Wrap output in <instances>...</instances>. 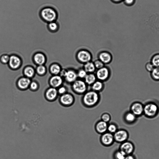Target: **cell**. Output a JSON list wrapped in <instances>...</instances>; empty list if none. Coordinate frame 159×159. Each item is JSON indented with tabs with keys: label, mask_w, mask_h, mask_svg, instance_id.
Instances as JSON below:
<instances>
[{
	"label": "cell",
	"mask_w": 159,
	"mask_h": 159,
	"mask_svg": "<svg viewBox=\"0 0 159 159\" xmlns=\"http://www.w3.org/2000/svg\"><path fill=\"white\" fill-rule=\"evenodd\" d=\"M39 14L41 19L47 23L56 21L58 17L57 11L51 7H46L42 8Z\"/></svg>",
	"instance_id": "obj_1"
},
{
	"label": "cell",
	"mask_w": 159,
	"mask_h": 159,
	"mask_svg": "<svg viewBox=\"0 0 159 159\" xmlns=\"http://www.w3.org/2000/svg\"><path fill=\"white\" fill-rule=\"evenodd\" d=\"M100 95L98 93L92 90L87 91L82 97V102L84 105L88 107L95 105L99 102Z\"/></svg>",
	"instance_id": "obj_2"
},
{
	"label": "cell",
	"mask_w": 159,
	"mask_h": 159,
	"mask_svg": "<svg viewBox=\"0 0 159 159\" xmlns=\"http://www.w3.org/2000/svg\"><path fill=\"white\" fill-rule=\"evenodd\" d=\"M71 84L73 91L77 94H84L87 91L88 85L82 79H78Z\"/></svg>",
	"instance_id": "obj_3"
},
{
	"label": "cell",
	"mask_w": 159,
	"mask_h": 159,
	"mask_svg": "<svg viewBox=\"0 0 159 159\" xmlns=\"http://www.w3.org/2000/svg\"><path fill=\"white\" fill-rule=\"evenodd\" d=\"M77 60L80 63L84 64L91 61L92 56L89 51L86 49H81L78 51L76 54Z\"/></svg>",
	"instance_id": "obj_4"
},
{
	"label": "cell",
	"mask_w": 159,
	"mask_h": 159,
	"mask_svg": "<svg viewBox=\"0 0 159 159\" xmlns=\"http://www.w3.org/2000/svg\"><path fill=\"white\" fill-rule=\"evenodd\" d=\"M97 80L102 82L107 80L110 77V71L109 68L104 66L97 69L95 74Z\"/></svg>",
	"instance_id": "obj_5"
},
{
	"label": "cell",
	"mask_w": 159,
	"mask_h": 159,
	"mask_svg": "<svg viewBox=\"0 0 159 159\" xmlns=\"http://www.w3.org/2000/svg\"><path fill=\"white\" fill-rule=\"evenodd\" d=\"M75 100L73 95L69 93H66L61 96L59 102L61 105L68 107L72 105Z\"/></svg>",
	"instance_id": "obj_6"
},
{
	"label": "cell",
	"mask_w": 159,
	"mask_h": 159,
	"mask_svg": "<svg viewBox=\"0 0 159 159\" xmlns=\"http://www.w3.org/2000/svg\"><path fill=\"white\" fill-rule=\"evenodd\" d=\"M158 110V107L156 104L149 103L144 107L143 112L148 116L152 117L156 115Z\"/></svg>",
	"instance_id": "obj_7"
},
{
	"label": "cell",
	"mask_w": 159,
	"mask_h": 159,
	"mask_svg": "<svg viewBox=\"0 0 159 159\" xmlns=\"http://www.w3.org/2000/svg\"><path fill=\"white\" fill-rule=\"evenodd\" d=\"M114 140L117 142L123 143L127 139L128 134L125 130L120 129L117 130L113 134Z\"/></svg>",
	"instance_id": "obj_8"
},
{
	"label": "cell",
	"mask_w": 159,
	"mask_h": 159,
	"mask_svg": "<svg viewBox=\"0 0 159 159\" xmlns=\"http://www.w3.org/2000/svg\"><path fill=\"white\" fill-rule=\"evenodd\" d=\"M114 140L113 134L109 132L103 134L101 137V143L104 145L108 146L111 145Z\"/></svg>",
	"instance_id": "obj_9"
},
{
	"label": "cell",
	"mask_w": 159,
	"mask_h": 159,
	"mask_svg": "<svg viewBox=\"0 0 159 159\" xmlns=\"http://www.w3.org/2000/svg\"><path fill=\"white\" fill-rule=\"evenodd\" d=\"M64 78L68 83L72 84L78 79L77 72L72 69L67 70Z\"/></svg>",
	"instance_id": "obj_10"
},
{
	"label": "cell",
	"mask_w": 159,
	"mask_h": 159,
	"mask_svg": "<svg viewBox=\"0 0 159 159\" xmlns=\"http://www.w3.org/2000/svg\"><path fill=\"white\" fill-rule=\"evenodd\" d=\"M112 59L111 54L107 51H103L98 55V59L104 64H108L112 61Z\"/></svg>",
	"instance_id": "obj_11"
},
{
	"label": "cell",
	"mask_w": 159,
	"mask_h": 159,
	"mask_svg": "<svg viewBox=\"0 0 159 159\" xmlns=\"http://www.w3.org/2000/svg\"><path fill=\"white\" fill-rule=\"evenodd\" d=\"M58 93L57 90L55 88H50L46 91L45 98L48 101L53 102L57 98Z\"/></svg>",
	"instance_id": "obj_12"
},
{
	"label": "cell",
	"mask_w": 159,
	"mask_h": 159,
	"mask_svg": "<svg viewBox=\"0 0 159 159\" xmlns=\"http://www.w3.org/2000/svg\"><path fill=\"white\" fill-rule=\"evenodd\" d=\"M120 150L122 151L126 156L130 155L133 152L134 147L131 143L124 142L120 145Z\"/></svg>",
	"instance_id": "obj_13"
},
{
	"label": "cell",
	"mask_w": 159,
	"mask_h": 159,
	"mask_svg": "<svg viewBox=\"0 0 159 159\" xmlns=\"http://www.w3.org/2000/svg\"><path fill=\"white\" fill-rule=\"evenodd\" d=\"M144 107L139 102L133 103L131 107V112L135 116L141 115L143 112Z\"/></svg>",
	"instance_id": "obj_14"
},
{
	"label": "cell",
	"mask_w": 159,
	"mask_h": 159,
	"mask_svg": "<svg viewBox=\"0 0 159 159\" xmlns=\"http://www.w3.org/2000/svg\"><path fill=\"white\" fill-rule=\"evenodd\" d=\"M108 125L107 123L102 120L98 122L95 125V129L97 132L103 134L107 130Z\"/></svg>",
	"instance_id": "obj_15"
},
{
	"label": "cell",
	"mask_w": 159,
	"mask_h": 159,
	"mask_svg": "<svg viewBox=\"0 0 159 159\" xmlns=\"http://www.w3.org/2000/svg\"><path fill=\"white\" fill-rule=\"evenodd\" d=\"M21 63L20 59L16 56H11L10 57L9 63L12 68L16 69L19 67Z\"/></svg>",
	"instance_id": "obj_16"
},
{
	"label": "cell",
	"mask_w": 159,
	"mask_h": 159,
	"mask_svg": "<svg viewBox=\"0 0 159 159\" xmlns=\"http://www.w3.org/2000/svg\"><path fill=\"white\" fill-rule=\"evenodd\" d=\"M63 82L62 79L60 76L56 75L52 77L50 80L51 85L54 88L60 86Z\"/></svg>",
	"instance_id": "obj_17"
},
{
	"label": "cell",
	"mask_w": 159,
	"mask_h": 159,
	"mask_svg": "<svg viewBox=\"0 0 159 159\" xmlns=\"http://www.w3.org/2000/svg\"><path fill=\"white\" fill-rule=\"evenodd\" d=\"M91 86L92 90L98 93L103 89L104 84L103 82L97 80Z\"/></svg>",
	"instance_id": "obj_18"
},
{
	"label": "cell",
	"mask_w": 159,
	"mask_h": 159,
	"mask_svg": "<svg viewBox=\"0 0 159 159\" xmlns=\"http://www.w3.org/2000/svg\"><path fill=\"white\" fill-rule=\"evenodd\" d=\"M83 68L87 73H93L96 69L93 62L92 61L84 64Z\"/></svg>",
	"instance_id": "obj_19"
},
{
	"label": "cell",
	"mask_w": 159,
	"mask_h": 159,
	"mask_svg": "<svg viewBox=\"0 0 159 159\" xmlns=\"http://www.w3.org/2000/svg\"><path fill=\"white\" fill-rule=\"evenodd\" d=\"M84 81L88 85H91L97 80L95 74L88 73L84 78Z\"/></svg>",
	"instance_id": "obj_20"
},
{
	"label": "cell",
	"mask_w": 159,
	"mask_h": 159,
	"mask_svg": "<svg viewBox=\"0 0 159 159\" xmlns=\"http://www.w3.org/2000/svg\"><path fill=\"white\" fill-rule=\"evenodd\" d=\"M30 83V80L28 78L23 77L20 79L18 81V84L20 89H26Z\"/></svg>",
	"instance_id": "obj_21"
},
{
	"label": "cell",
	"mask_w": 159,
	"mask_h": 159,
	"mask_svg": "<svg viewBox=\"0 0 159 159\" xmlns=\"http://www.w3.org/2000/svg\"><path fill=\"white\" fill-rule=\"evenodd\" d=\"M47 27L49 31L52 32H55L58 30L59 25L58 23L55 21L47 23Z\"/></svg>",
	"instance_id": "obj_22"
},
{
	"label": "cell",
	"mask_w": 159,
	"mask_h": 159,
	"mask_svg": "<svg viewBox=\"0 0 159 159\" xmlns=\"http://www.w3.org/2000/svg\"><path fill=\"white\" fill-rule=\"evenodd\" d=\"M34 59L36 63L39 65L43 64L45 61L44 55L40 53H37L34 55Z\"/></svg>",
	"instance_id": "obj_23"
},
{
	"label": "cell",
	"mask_w": 159,
	"mask_h": 159,
	"mask_svg": "<svg viewBox=\"0 0 159 159\" xmlns=\"http://www.w3.org/2000/svg\"><path fill=\"white\" fill-rule=\"evenodd\" d=\"M151 75L153 80L159 81V67H155L151 72Z\"/></svg>",
	"instance_id": "obj_24"
},
{
	"label": "cell",
	"mask_w": 159,
	"mask_h": 159,
	"mask_svg": "<svg viewBox=\"0 0 159 159\" xmlns=\"http://www.w3.org/2000/svg\"><path fill=\"white\" fill-rule=\"evenodd\" d=\"M50 69L51 73L55 75H57L60 73L61 70L60 66L57 64L52 65Z\"/></svg>",
	"instance_id": "obj_25"
},
{
	"label": "cell",
	"mask_w": 159,
	"mask_h": 159,
	"mask_svg": "<svg viewBox=\"0 0 159 159\" xmlns=\"http://www.w3.org/2000/svg\"><path fill=\"white\" fill-rule=\"evenodd\" d=\"M151 62L155 67H159V53L155 54L153 56Z\"/></svg>",
	"instance_id": "obj_26"
},
{
	"label": "cell",
	"mask_w": 159,
	"mask_h": 159,
	"mask_svg": "<svg viewBox=\"0 0 159 159\" xmlns=\"http://www.w3.org/2000/svg\"><path fill=\"white\" fill-rule=\"evenodd\" d=\"M136 116L132 112H128L125 116V119L126 121L128 122H132L135 119Z\"/></svg>",
	"instance_id": "obj_27"
},
{
	"label": "cell",
	"mask_w": 159,
	"mask_h": 159,
	"mask_svg": "<svg viewBox=\"0 0 159 159\" xmlns=\"http://www.w3.org/2000/svg\"><path fill=\"white\" fill-rule=\"evenodd\" d=\"M25 75L28 77H32L34 74V70L31 67H28L26 68L24 71Z\"/></svg>",
	"instance_id": "obj_28"
},
{
	"label": "cell",
	"mask_w": 159,
	"mask_h": 159,
	"mask_svg": "<svg viewBox=\"0 0 159 159\" xmlns=\"http://www.w3.org/2000/svg\"><path fill=\"white\" fill-rule=\"evenodd\" d=\"M126 155L122 151L120 150L116 152L114 154V159H125Z\"/></svg>",
	"instance_id": "obj_29"
},
{
	"label": "cell",
	"mask_w": 159,
	"mask_h": 159,
	"mask_svg": "<svg viewBox=\"0 0 159 159\" xmlns=\"http://www.w3.org/2000/svg\"><path fill=\"white\" fill-rule=\"evenodd\" d=\"M88 73L83 68L80 69L77 72L78 78L79 79H84Z\"/></svg>",
	"instance_id": "obj_30"
},
{
	"label": "cell",
	"mask_w": 159,
	"mask_h": 159,
	"mask_svg": "<svg viewBox=\"0 0 159 159\" xmlns=\"http://www.w3.org/2000/svg\"><path fill=\"white\" fill-rule=\"evenodd\" d=\"M107 130L109 132L112 134H114L117 130V127L115 125L110 124L108 125Z\"/></svg>",
	"instance_id": "obj_31"
},
{
	"label": "cell",
	"mask_w": 159,
	"mask_h": 159,
	"mask_svg": "<svg viewBox=\"0 0 159 159\" xmlns=\"http://www.w3.org/2000/svg\"><path fill=\"white\" fill-rule=\"evenodd\" d=\"M93 62L96 69L97 70L105 66V64L98 59L95 60Z\"/></svg>",
	"instance_id": "obj_32"
},
{
	"label": "cell",
	"mask_w": 159,
	"mask_h": 159,
	"mask_svg": "<svg viewBox=\"0 0 159 159\" xmlns=\"http://www.w3.org/2000/svg\"><path fill=\"white\" fill-rule=\"evenodd\" d=\"M102 120L107 123L110 120L111 116L110 115L107 113L103 114L101 116Z\"/></svg>",
	"instance_id": "obj_33"
},
{
	"label": "cell",
	"mask_w": 159,
	"mask_h": 159,
	"mask_svg": "<svg viewBox=\"0 0 159 159\" xmlns=\"http://www.w3.org/2000/svg\"><path fill=\"white\" fill-rule=\"evenodd\" d=\"M37 71L40 75L43 74L46 72V68L43 66L39 65L37 67Z\"/></svg>",
	"instance_id": "obj_34"
},
{
	"label": "cell",
	"mask_w": 159,
	"mask_h": 159,
	"mask_svg": "<svg viewBox=\"0 0 159 159\" xmlns=\"http://www.w3.org/2000/svg\"><path fill=\"white\" fill-rule=\"evenodd\" d=\"M10 57L7 55H3L0 58L1 61L3 63H6L9 62Z\"/></svg>",
	"instance_id": "obj_35"
},
{
	"label": "cell",
	"mask_w": 159,
	"mask_h": 159,
	"mask_svg": "<svg viewBox=\"0 0 159 159\" xmlns=\"http://www.w3.org/2000/svg\"><path fill=\"white\" fill-rule=\"evenodd\" d=\"M145 68L147 71L151 72L154 68L155 67L151 62H149L146 64Z\"/></svg>",
	"instance_id": "obj_36"
},
{
	"label": "cell",
	"mask_w": 159,
	"mask_h": 159,
	"mask_svg": "<svg viewBox=\"0 0 159 159\" xmlns=\"http://www.w3.org/2000/svg\"><path fill=\"white\" fill-rule=\"evenodd\" d=\"M67 89L65 86H61L57 90L58 93L61 95L66 93Z\"/></svg>",
	"instance_id": "obj_37"
},
{
	"label": "cell",
	"mask_w": 159,
	"mask_h": 159,
	"mask_svg": "<svg viewBox=\"0 0 159 159\" xmlns=\"http://www.w3.org/2000/svg\"><path fill=\"white\" fill-rule=\"evenodd\" d=\"M135 0H123V1L125 4L128 6L133 5L134 2Z\"/></svg>",
	"instance_id": "obj_38"
},
{
	"label": "cell",
	"mask_w": 159,
	"mask_h": 159,
	"mask_svg": "<svg viewBox=\"0 0 159 159\" xmlns=\"http://www.w3.org/2000/svg\"><path fill=\"white\" fill-rule=\"evenodd\" d=\"M37 84L35 82H32L30 84L31 89L33 90H35L37 87Z\"/></svg>",
	"instance_id": "obj_39"
},
{
	"label": "cell",
	"mask_w": 159,
	"mask_h": 159,
	"mask_svg": "<svg viewBox=\"0 0 159 159\" xmlns=\"http://www.w3.org/2000/svg\"><path fill=\"white\" fill-rule=\"evenodd\" d=\"M67 70H65V69H63V70H61L60 72V75H61L60 76L61 77H64L65 76V75L66 74V72L67 71Z\"/></svg>",
	"instance_id": "obj_40"
},
{
	"label": "cell",
	"mask_w": 159,
	"mask_h": 159,
	"mask_svg": "<svg viewBox=\"0 0 159 159\" xmlns=\"http://www.w3.org/2000/svg\"><path fill=\"white\" fill-rule=\"evenodd\" d=\"M125 159H135L134 157L132 155H126Z\"/></svg>",
	"instance_id": "obj_41"
},
{
	"label": "cell",
	"mask_w": 159,
	"mask_h": 159,
	"mask_svg": "<svg viewBox=\"0 0 159 159\" xmlns=\"http://www.w3.org/2000/svg\"><path fill=\"white\" fill-rule=\"evenodd\" d=\"M111 1L114 3H117L123 1V0H111Z\"/></svg>",
	"instance_id": "obj_42"
}]
</instances>
